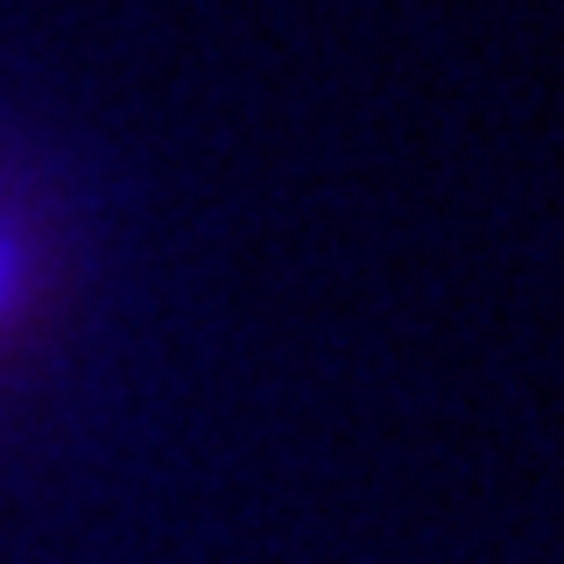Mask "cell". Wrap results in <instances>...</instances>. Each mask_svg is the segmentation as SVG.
<instances>
[{
    "instance_id": "6da1fadb",
    "label": "cell",
    "mask_w": 564,
    "mask_h": 564,
    "mask_svg": "<svg viewBox=\"0 0 564 564\" xmlns=\"http://www.w3.org/2000/svg\"><path fill=\"white\" fill-rule=\"evenodd\" d=\"M50 296V226L14 191H0V352L35 325Z\"/></svg>"
}]
</instances>
